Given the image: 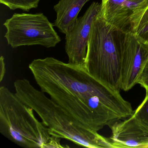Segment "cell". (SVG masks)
Masks as SVG:
<instances>
[{
    "mask_svg": "<svg viewBox=\"0 0 148 148\" xmlns=\"http://www.w3.org/2000/svg\"><path fill=\"white\" fill-rule=\"evenodd\" d=\"M29 68L40 90L89 130L98 132L134 114L119 90L97 80L84 67L47 57L33 60Z\"/></svg>",
    "mask_w": 148,
    "mask_h": 148,
    "instance_id": "6da1fadb",
    "label": "cell"
},
{
    "mask_svg": "<svg viewBox=\"0 0 148 148\" xmlns=\"http://www.w3.org/2000/svg\"><path fill=\"white\" fill-rule=\"evenodd\" d=\"M14 86L17 96L38 114L52 136L88 148H115L110 140L80 124L28 79H17Z\"/></svg>",
    "mask_w": 148,
    "mask_h": 148,
    "instance_id": "7a4b0ae2",
    "label": "cell"
},
{
    "mask_svg": "<svg viewBox=\"0 0 148 148\" xmlns=\"http://www.w3.org/2000/svg\"><path fill=\"white\" fill-rule=\"evenodd\" d=\"M30 106L15 92L0 87V132L25 148H64L61 138L52 136L43 122L39 121Z\"/></svg>",
    "mask_w": 148,
    "mask_h": 148,
    "instance_id": "3957f363",
    "label": "cell"
},
{
    "mask_svg": "<svg viewBox=\"0 0 148 148\" xmlns=\"http://www.w3.org/2000/svg\"><path fill=\"white\" fill-rule=\"evenodd\" d=\"M126 32L111 25L99 14L93 21L85 63L86 71L106 86L119 90L122 45Z\"/></svg>",
    "mask_w": 148,
    "mask_h": 148,
    "instance_id": "277c9868",
    "label": "cell"
},
{
    "mask_svg": "<svg viewBox=\"0 0 148 148\" xmlns=\"http://www.w3.org/2000/svg\"><path fill=\"white\" fill-rule=\"evenodd\" d=\"M5 38L12 48L40 45L53 47L61 41L60 37L44 14L14 13L3 24Z\"/></svg>",
    "mask_w": 148,
    "mask_h": 148,
    "instance_id": "5b68a950",
    "label": "cell"
},
{
    "mask_svg": "<svg viewBox=\"0 0 148 148\" xmlns=\"http://www.w3.org/2000/svg\"><path fill=\"white\" fill-rule=\"evenodd\" d=\"M148 61V44L134 33L126 32L122 45L120 89L127 91L138 84Z\"/></svg>",
    "mask_w": 148,
    "mask_h": 148,
    "instance_id": "8992f818",
    "label": "cell"
},
{
    "mask_svg": "<svg viewBox=\"0 0 148 148\" xmlns=\"http://www.w3.org/2000/svg\"><path fill=\"white\" fill-rule=\"evenodd\" d=\"M101 8V4L92 2L84 15L78 18L73 28L66 34L65 49L69 64L84 67L92 26Z\"/></svg>",
    "mask_w": 148,
    "mask_h": 148,
    "instance_id": "52a82bcc",
    "label": "cell"
},
{
    "mask_svg": "<svg viewBox=\"0 0 148 148\" xmlns=\"http://www.w3.org/2000/svg\"><path fill=\"white\" fill-rule=\"evenodd\" d=\"M109 126L112 131L110 140L115 148H144L148 143V131L133 115Z\"/></svg>",
    "mask_w": 148,
    "mask_h": 148,
    "instance_id": "ba28073f",
    "label": "cell"
},
{
    "mask_svg": "<svg viewBox=\"0 0 148 148\" xmlns=\"http://www.w3.org/2000/svg\"><path fill=\"white\" fill-rule=\"evenodd\" d=\"M99 14L105 20L125 32H131V18L137 4L130 0H101Z\"/></svg>",
    "mask_w": 148,
    "mask_h": 148,
    "instance_id": "9c48e42d",
    "label": "cell"
},
{
    "mask_svg": "<svg viewBox=\"0 0 148 148\" xmlns=\"http://www.w3.org/2000/svg\"><path fill=\"white\" fill-rule=\"evenodd\" d=\"M90 0H60L53 7L57 18L53 24L60 32L66 34L75 26L79 13Z\"/></svg>",
    "mask_w": 148,
    "mask_h": 148,
    "instance_id": "30bf717a",
    "label": "cell"
},
{
    "mask_svg": "<svg viewBox=\"0 0 148 148\" xmlns=\"http://www.w3.org/2000/svg\"><path fill=\"white\" fill-rule=\"evenodd\" d=\"M40 1V0H0L1 4L11 10L19 9L25 12L38 8Z\"/></svg>",
    "mask_w": 148,
    "mask_h": 148,
    "instance_id": "8fae6325",
    "label": "cell"
},
{
    "mask_svg": "<svg viewBox=\"0 0 148 148\" xmlns=\"http://www.w3.org/2000/svg\"><path fill=\"white\" fill-rule=\"evenodd\" d=\"M136 3L131 18V32L133 33L137 27L139 21L146 8L148 7V0H130Z\"/></svg>",
    "mask_w": 148,
    "mask_h": 148,
    "instance_id": "7c38bea8",
    "label": "cell"
},
{
    "mask_svg": "<svg viewBox=\"0 0 148 148\" xmlns=\"http://www.w3.org/2000/svg\"><path fill=\"white\" fill-rule=\"evenodd\" d=\"M140 124L148 131V93L133 114Z\"/></svg>",
    "mask_w": 148,
    "mask_h": 148,
    "instance_id": "4fadbf2b",
    "label": "cell"
},
{
    "mask_svg": "<svg viewBox=\"0 0 148 148\" xmlns=\"http://www.w3.org/2000/svg\"><path fill=\"white\" fill-rule=\"evenodd\" d=\"M134 33L148 44V7L143 14Z\"/></svg>",
    "mask_w": 148,
    "mask_h": 148,
    "instance_id": "5bb4252c",
    "label": "cell"
},
{
    "mask_svg": "<svg viewBox=\"0 0 148 148\" xmlns=\"http://www.w3.org/2000/svg\"><path fill=\"white\" fill-rule=\"evenodd\" d=\"M138 84L145 88L146 93H148V61L140 75Z\"/></svg>",
    "mask_w": 148,
    "mask_h": 148,
    "instance_id": "9a60e30c",
    "label": "cell"
},
{
    "mask_svg": "<svg viewBox=\"0 0 148 148\" xmlns=\"http://www.w3.org/2000/svg\"><path fill=\"white\" fill-rule=\"evenodd\" d=\"M6 73L5 64L3 56L0 58V82H1L5 77Z\"/></svg>",
    "mask_w": 148,
    "mask_h": 148,
    "instance_id": "2e32d148",
    "label": "cell"
},
{
    "mask_svg": "<svg viewBox=\"0 0 148 148\" xmlns=\"http://www.w3.org/2000/svg\"><path fill=\"white\" fill-rule=\"evenodd\" d=\"M144 148H148V143L145 146Z\"/></svg>",
    "mask_w": 148,
    "mask_h": 148,
    "instance_id": "e0dca14e",
    "label": "cell"
}]
</instances>
